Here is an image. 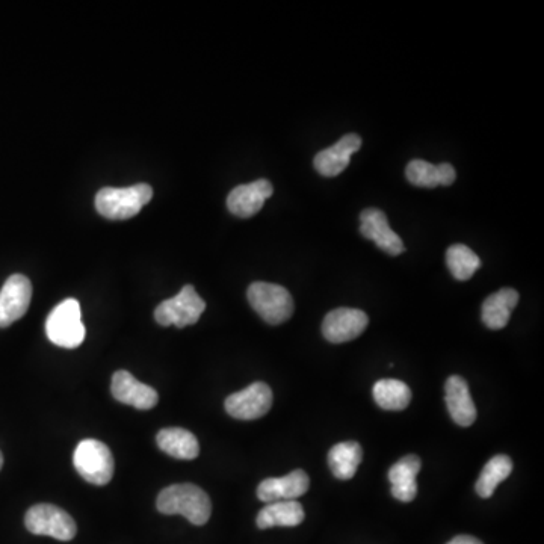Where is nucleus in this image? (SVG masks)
Masks as SVG:
<instances>
[{"label": "nucleus", "mask_w": 544, "mask_h": 544, "mask_svg": "<svg viewBox=\"0 0 544 544\" xmlns=\"http://www.w3.org/2000/svg\"><path fill=\"white\" fill-rule=\"evenodd\" d=\"M304 508L298 501L274 502L268 504L257 514L256 523L260 529L274 528V526H298L303 523Z\"/></svg>", "instance_id": "nucleus-21"}, {"label": "nucleus", "mask_w": 544, "mask_h": 544, "mask_svg": "<svg viewBox=\"0 0 544 544\" xmlns=\"http://www.w3.org/2000/svg\"><path fill=\"white\" fill-rule=\"evenodd\" d=\"M360 233L366 239H371L380 250L390 256H399L404 253L402 239L390 229L386 214L380 209H365L360 215Z\"/></svg>", "instance_id": "nucleus-12"}, {"label": "nucleus", "mask_w": 544, "mask_h": 544, "mask_svg": "<svg viewBox=\"0 0 544 544\" xmlns=\"http://www.w3.org/2000/svg\"><path fill=\"white\" fill-rule=\"evenodd\" d=\"M372 392L378 407L390 412H401L412 401V390L399 380L377 381Z\"/></svg>", "instance_id": "nucleus-23"}, {"label": "nucleus", "mask_w": 544, "mask_h": 544, "mask_svg": "<svg viewBox=\"0 0 544 544\" xmlns=\"http://www.w3.org/2000/svg\"><path fill=\"white\" fill-rule=\"evenodd\" d=\"M206 310V303L201 300L194 286L186 285L176 297L162 301L155 310V319L162 327L174 325L185 328L197 324L200 316Z\"/></svg>", "instance_id": "nucleus-6"}, {"label": "nucleus", "mask_w": 544, "mask_h": 544, "mask_svg": "<svg viewBox=\"0 0 544 544\" xmlns=\"http://www.w3.org/2000/svg\"><path fill=\"white\" fill-rule=\"evenodd\" d=\"M156 507L162 514H180L197 526L208 523L212 514L211 498L194 484H174L162 490Z\"/></svg>", "instance_id": "nucleus-1"}, {"label": "nucleus", "mask_w": 544, "mask_h": 544, "mask_svg": "<svg viewBox=\"0 0 544 544\" xmlns=\"http://www.w3.org/2000/svg\"><path fill=\"white\" fill-rule=\"evenodd\" d=\"M362 460L363 449L357 442L337 443L328 452V466L337 480H351Z\"/></svg>", "instance_id": "nucleus-22"}, {"label": "nucleus", "mask_w": 544, "mask_h": 544, "mask_svg": "<svg viewBox=\"0 0 544 544\" xmlns=\"http://www.w3.org/2000/svg\"><path fill=\"white\" fill-rule=\"evenodd\" d=\"M310 480L304 470L297 469L280 478H268L257 487V498L265 504L297 501L309 492Z\"/></svg>", "instance_id": "nucleus-11"}, {"label": "nucleus", "mask_w": 544, "mask_h": 544, "mask_svg": "<svg viewBox=\"0 0 544 544\" xmlns=\"http://www.w3.org/2000/svg\"><path fill=\"white\" fill-rule=\"evenodd\" d=\"M272 407V390L268 384L257 381L241 392L226 399V410L239 421H254L263 418Z\"/></svg>", "instance_id": "nucleus-8"}, {"label": "nucleus", "mask_w": 544, "mask_h": 544, "mask_svg": "<svg viewBox=\"0 0 544 544\" xmlns=\"http://www.w3.org/2000/svg\"><path fill=\"white\" fill-rule=\"evenodd\" d=\"M2 466H4V455L0 452V469H2Z\"/></svg>", "instance_id": "nucleus-27"}, {"label": "nucleus", "mask_w": 544, "mask_h": 544, "mask_svg": "<svg viewBox=\"0 0 544 544\" xmlns=\"http://www.w3.org/2000/svg\"><path fill=\"white\" fill-rule=\"evenodd\" d=\"M408 182L419 188H436V186H451L457 179L455 168L451 164L433 165L430 162L415 159L405 168Z\"/></svg>", "instance_id": "nucleus-18"}, {"label": "nucleus", "mask_w": 544, "mask_h": 544, "mask_svg": "<svg viewBox=\"0 0 544 544\" xmlns=\"http://www.w3.org/2000/svg\"><path fill=\"white\" fill-rule=\"evenodd\" d=\"M152 197V186L147 183H138L129 188H103L97 192L96 209L108 220H129L140 214Z\"/></svg>", "instance_id": "nucleus-2"}, {"label": "nucleus", "mask_w": 544, "mask_h": 544, "mask_svg": "<svg viewBox=\"0 0 544 544\" xmlns=\"http://www.w3.org/2000/svg\"><path fill=\"white\" fill-rule=\"evenodd\" d=\"M448 544H483L478 538L470 537V535H458V537L452 538Z\"/></svg>", "instance_id": "nucleus-26"}, {"label": "nucleus", "mask_w": 544, "mask_h": 544, "mask_svg": "<svg viewBox=\"0 0 544 544\" xmlns=\"http://www.w3.org/2000/svg\"><path fill=\"white\" fill-rule=\"evenodd\" d=\"M112 396L118 402L138 408V410H150L159 401L158 392L153 387L136 380L130 372L117 371L112 377Z\"/></svg>", "instance_id": "nucleus-15"}, {"label": "nucleus", "mask_w": 544, "mask_h": 544, "mask_svg": "<svg viewBox=\"0 0 544 544\" xmlns=\"http://www.w3.org/2000/svg\"><path fill=\"white\" fill-rule=\"evenodd\" d=\"M368 324V315L363 310L340 307L325 316L322 334L331 344H345L357 339L368 328Z\"/></svg>", "instance_id": "nucleus-9"}, {"label": "nucleus", "mask_w": 544, "mask_h": 544, "mask_svg": "<svg viewBox=\"0 0 544 544\" xmlns=\"http://www.w3.org/2000/svg\"><path fill=\"white\" fill-rule=\"evenodd\" d=\"M445 399L452 421L460 427H470L476 419V407L464 378L452 375L446 380Z\"/></svg>", "instance_id": "nucleus-16"}, {"label": "nucleus", "mask_w": 544, "mask_h": 544, "mask_svg": "<svg viewBox=\"0 0 544 544\" xmlns=\"http://www.w3.org/2000/svg\"><path fill=\"white\" fill-rule=\"evenodd\" d=\"M360 147H362V138L356 133H348V135L342 136L334 146L321 150L315 156L313 165L321 176H339L342 171L347 170L351 156L359 152Z\"/></svg>", "instance_id": "nucleus-13"}, {"label": "nucleus", "mask_w": 544, "mask_h": 544, "mask_svg": "<svg viewBox=\"0 0 544 544\" xmlns=\"http://www.w3.org/2000/svg\"><path fill=\"white\" fill-rule=\"evenodd\" d=\"M161 451L179 460H194L200 454L197 437L183 428H165L156 437Z\"/></svg>", "instance_id": "nucleus-20"}, {"label": "nucleus", "mask_w": 544, "mask_h": 544, "mask_svg": "<svg viewBox=\"0 0 544 544\" xmlns=\"http://www.w3.org/2000/svg\"><path fill=\"white\" fill-rule=\"evenodd\" d=\"M247 297L257 315L268 324H283L294 315V298L283 286L256 282L248 288Z\"/></svg>", "instance_id": "nucleus-4"}, {"label": "nucleus", "mask_w": 544, "mask_h": 544, "mask_svg": "<svg viewBox=\"0 0 544 544\" xmlns=\"http://www.w3.org/2000/svg\"><path fill=\"white\" fill-rule=\"evenodd\" d=\"M46 333L56 347L78 348L85 340V325L82 322L81 304L68 298L55 307L46 321Z\"/></svg>", "instance_id": "nucleus-3"}, {"label": "nucleus", "mask_w": 544, "mask_h": 544, "mask_svg": "<svg viewBox=\"0 0 544 544\" xmlns=\"http://www.w3.org/2000/svg\"><path fill=\"white\" fill-rule=\"evenodd\" d=\"M421 460L418 455H405L393 464L389 470V481L392 484V496L401 502H412L418 495L416 476L421 472Z\"/></svg>", "instance_id": "nucleus-17"}, {"label": "nucleus", "mask_w": 544, "mask_h": 544, "mask_svg": "<svg viewBox=\"0 0 544 544\" xmlns=\"http://www.w3.org/2000/svg\"><path fill=\"white\" fill-rule=\"evenodd\" d=\"M446 263L454 279L466 282L480 269L481 259L467 245L455 244L446 251Z\"/></svg>", "instance_id": "nucleus-25"}, {"label": "nucleus", "mask_w": 544, "mask_h": 544, "mask_svg": "<svg viewBox=\"0 0 544 544\" xmlns=\"http://www.w3.org/2000/svg\"><path fill=\"white\" fill-rule=\"evenodd\" d=\"M274 188L266 179L236 186L227 197V208L239 218H250L260 212L265 201L271 197Z\"/></svg>", "instance_id": "nucleus-14"}, {"label": "nucleus", "mask_w": 544, "mask_h": 544, "mask_svg": "<svg viewBox=\"0 0 544 544\" xmlns=\"http://www.w3.org/2000/svg\"><path fill=\"white\" fill-rule=\"evenodd\" d=\"M25 525L35 535H49L59 541H70L76 537V522L73 517L50 504H38L29 508Z\"/></svg>", "instance_id": "nucleus-7"}, {"label": "nucleus", "mask_w": 544, "mask_h": 544, "mask_svg": "<svg viewBox=\"0 0 544 544\" xmlns=\"http://www.w3.org/2000/svg\"><path fill=\"white\" fill-rule=\"evenodd\" d=\"M513 472V461L507 455H496L484 466L480 478L476 481V493L483 499L492 498L496 487L507 480Z\"/></svg>", "instance_id": "nucleus-24"}, {"label": "nucleus", "mask_w": 544, "mask_h": 544, "mask_svg": "<svg viewBox=\"0 0 544 544\" xmlns=\"http://www.w3.org/2000/svg\"><path fill=\"white\" fill-rule=\"evenodd\" d=\"M79 475L94 486H106L114 476V457L111 449L99 440H82L73 455Z\"/></svg>", "instance_id": "nucleus-5"}, {"label": "nucleus", "mask_w": 544, "mask_h": 544, "mask_svg": "<svg viewBox=\"0 0 544 544\" xmlns=\"http://www.w3.org/2000/svg\"><path fill=\"white\" fill-rule=\"evenodd\" d=\"M32 285L28 277L14 274L0 291V328H7L28 312Z\"/></svg>", "instance_id": "nucleus-10"}, {"label": "nucleus", "mask_w": 544, "mask_h": 544, "mask_svg": "<svg viewBox=\"0 0 544 544\" xmlns=\"http://www.w3.org/2000/svg\"><path fill=\"white\" fill-rule=\"evenodd\" d=\"M519 303V292L511 288L501 289L487 297L483 304V322L490 330H502L510 321L511 312Z\"/></svg>", "instance_id": "nucleus-19"}]
</instances>
